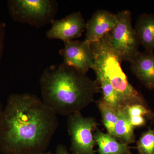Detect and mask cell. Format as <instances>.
Masks as SVG:
<instances>
[{
    "label": "cell",
    "mask_w": 154,
    "mask_h": 154,
    "mask_svg": "<svg viewBox=\"0 0 154 154\" xmlns=\"http://www.w3.org/2000/svg\"><path fill=\"white\" fill-rule=\"evenodd\" d=\"M116 21V14L107 10H97L86 23L85 40L91 44L99 41L113 29Z\"/></svg>",
    "instance_id": "obj_9"
},
{
    "label": "cell",
    "mask_w": 154,
    "mask_h": 154,
    "mask_svg": "<svg viewBox=\"0 0 154 154\" xmlns=\"http://www.w3.org/2000/svg\"><path fill=\"white\" fill-rule=\"evenodd\" d=\"M67 125L72 154H96L93 133L97 125L96 119L84 117L78 112L69 116Z\"/></svg>",
    "instance_id": "obj_6"
},
{
    "label": "cell",
    "mask_w": 154,
    "mask_h": 154,
    "mask_svg": "<svg viewBox=\"0 0 154 154\" xmlns=\"http://www.w3.org/2000/svg\"><path fill=\"white\" fill-rule=\"evenodd\" d=\"M94 139L98 146L99 154H130L129 145L118 141L114 137L97 129Z\"/></svg>",
    "instance_id": "obj_12"
},
{
    "label": "cell",
    "mask_w": 154,
    "mask_h": 154,
    "mask_svg": "<svg viewBox=\"0 0 154 154\" xmlns=\"http://www.w3.org/2000/svg\"><path fill=\"white\" fill-rule=\"evenodd\" d=\"M132 154V153H131V154Z\"/></svg>",
    "instance_id": "obj_23"
},
{
    "label": "cell",
    "mask_w": 154,
    "mask_h": 154,
    "mask_svg": "<svg viewBox=\"0 0 154 154\" xmlns=\"http://www.w3.org/2000/svg\"><path fill=\"white\" fill-rule=\"evenodd\" d=\"M129 63L138 79L149 90H154V53L139 51Z\"/></svg>",
    "instance_id": "obj_10"
},
{
    "label": "cell",
    "mask_w": 154,
    "mask_h": 154,
    "mask_svg": "<svg viewBox=\"0 0 154 154\" xmlns=\"http://www.w3.org/2000/svg\"><path fill=\"white\" fill-rule=\"evenodd\" d=\"M94 71L96 76V81L99 83L103 94L102 99L118 109L122 105L117 93L113 86L102 73L97 70Z\"/></svg>",
    "instance_id": "obj_15"
},
{
    "label": "cell",
    "mask_w": 154,
    "mask_h": 154,
    "mask_svg": "<svg viewBox=\"0 0 154 154\" xmlns=\"http://www.w3.org/2000/svg\"><path fill=\"white\" fill-rule=\"evenodd\" d=\"M7 3L14 21L36 28L52 24L58 10L55 0H9Z\"/></svg>",
    "instance_id": "obj_4"
},
{
    "label": "cell",
    "mask_w": 154,
    "mask_h": 154,
    "mask_svg": "<svg viewBox=\"0 0 154 154\" xmlns=\"http://www.w3.org/2000/svg\"><path fill=\"white\" fill-rule=\"evenodd\" d=\"M33 154H56V153H52L50 152H40L36 153Z\"/></svg>",
    "instance_id": "obj_22"
},
{
    "label": "cell",
    "mask_w": 154,
    "mask_h": 154,
    "mask_svg": "<svg viewBox=\"0 0 154 154\" xmlns=\"http://www.w3.org/2000/svg\"><path fill=\"white\" fill-rule=\"evenodd\" d=\"M114 28L107 34L110 47L121 62H130L139 52L140 44L131 24V12L128 10L116 14Z\"/></svg>",
    "instance_id": "obj_5"
},
{
    "label": "cell",
    "mask_w": 154,
    "mask_h": 154,
    "mask_svg": "<svg viewBox=\"0 0 154 154\" xmlns=\"http://www.w3.org/2000/svg\"><path fill=\"white\" fill-rule=\"evenodd\" d=\"M127 111L129 117L143 116L154 122V113L149 107L142 105H134L127 107Z\"/></svg>",
    "instance_id": "obj_17"
},
{
    "label": "cell",
    "mask_w": 154,
    "mask_h": 154,
    "mask_svg": "<svg viewBox=\"0 0 154 154\" xmlns=\"http://www.w3.org/2000/svg\"><path fill=\"white\" fill-rule=\"evenodd\" d=\"M51 28L46 32L49 39H59L63 42L73 40L82 36L86 23L79 12H75L64 18L55 20Z\"/></svg>",
    "instance_id": "obj_8"
},
{
    "label": "cell",
    "mask_w": 154,
    "mask_h": 154,
    "mask_svg": "<svg viewBox=\"0 0 154 154\" xmlns=\"http://www.w3.org/2000/svg\"><path fill=\"white\" fill-rule=\"evenodd\" d=\"M134 127L132 125L127 111V107L118 108V120L114 128V137L120 142L129 144L135 142Z\"/></svg>",
    "instance_id": "obj_13"
},
{
    "label": "cell",
    "mask_w": 154,
    "mask_h": 154,
    "mask_svg": "<svg viewBox=\"0 0 154 154\" xmlns=\"http://www.w3.org/2000/svg\"><path fill=\"white\" fill-rule=\"evenodd\" d=\"M137 149L139 154H154V127L142 134L137 143Z\"/></svg>",
    "instance_id": "obj_16"
},
{
    "label": "cell",
    "mask_w": 154,
    "mask_h": 154,
    "mask_svg": "<svg viewBox=\"0 0 154 154\" xmlns=\"http://www.w3.org/2000/svg\"><path fill=\"white\" fill-rule=\"evenodd\" d=\"M134 29L140 45L143 47L145 51L154 52V14L140 15Z\"/></svg>",
    "instance_id": "obj_11"
},
{
    "label": "cell",
    "mask_w": 154,
    "mask_h": 154,
    "mask_svg": "<svg viewBox=\"0 0 154 154\" xmlns=\"http://www.w3.org/2000/svg\"><path fill=\"white\" fill-rule=\"evenodd\" d=\"M6 27L5 23L0 21V65L4 52V41L6 33Z\"/></svg>",
    "instance_id": "obj_18"
},
{
    "label": "cell",
    "mask_w": 154,
    "mask_h": 154,
    "mask_svg": "<svg viewBox=\"0 0 154 154\" xmlns=\"http://www.w3.org/2000/svg\"><path fill=\"white\" fill-rule=\"evenodd\" d=\"M130 120L133 126L134 127L145 126L146 123V117L143 116H131L130 117Z\"/></svg>",
    "instance_id": "obj_19"
},
{
    "label": "cell",
    "mask_w": 154,
    "mask_h": 154,
    "mask_svg": "<svg viewBox=\"0 0 154 154\" xmlns=\"http://www.w3.org/2000/svg\"><path fill=\"white\" fill-rule=\"evenodd\" d=\"M94 59L93 69L102 73L121 98L132 94L134 88L122 69V63L112 50L107 34L99 41L91 43Z\"/></svg>",
    "instance_id": "obj_3"
},
{
    "label": "cell",
    "mask_w": 154,
    "mask_h": 154,
    "mask_svg": "<svg viewBox=\"0 0 154 154\" xmlns=\"http://www.w3.org/2000/svg\"><path fill=\"white\" fill-rule=\"evenodd\" d=\"M59 125L57 115L34 94L10 95L0 119V152H45Z\"/></svg>",
    "instance_id": "obj_1"
},
{
    "label": "cell",
    "mask_w": 154,
    "mask_h": 154,
    "mask_svg": "<svg viewBox=\"0 0 154 154\" xmlns=\"http://www.w3.org/2000/svg\"><path fill=\"white\" fill-rule=\"evenodd\" d=\"M56 154H70L67 149L66 148L65 146L63 145L60 144L58 145L57 147L56 150Z\"/></svg>",
    "instance_id": "obj_20"
},
{
    "label": "cell",
    "mask_w": 154,
    "mask_h": 154,
    "mask_svg": "<svg viewBox=\"0 0 154 154\" xmlns=\"http://www.w3.org/2000/svg\"><path fill=\"white\" fill-rule=\"evenodd\" d=\"M3 110H4V108H3L1 99H0V119H1V116H2V113Z\"/></svg>",
    "instance_id": "obj_21"
},
{
    "label": "cell",
    "mask_w": 154,
    "mask_h": 154,
    "mask_svg": "<svg viewBox=\"0 0 154 154\" xmlns=\"http://www.w3.org/2000/svg\"><path fill=\"white\" fill-rule=\"evenodd\" d=\"M39 82L42 102L57 115L80 112L101 91L97 81L64 63L47 67Z\"/></svg>",
    "instance_id": "obj_2"
},
{
    "label": "cell",
    "mask_w": 154,
    "mask_h": 154,
    "mask_svg": "<svg viewBox=\"0 0 154 154\" xmlns=\"http://www.w3.org/2000/svg\"><path fill=\"white\" fill-rule=\"evenodd\" d=\"M64 44V48L59 51L63 57V63L85 73L94 69V56L91 43L85 40H72Z\"/></svg>",
    "instance_id": "obj_7"
},
{
    "label": "cell",
    "mask_w": 154,
    "mask_h": 154,
    "mask_svg": "<svg viewBox=\"0 0 154 154\" xmlns=\"http://www.w3.org/2000/svg\"><path fill=\"white\" fill-rule=\"evenodd\" d=\"M98 105L107 133L114 137V128L118 120V109L102 99L99 100Z\"/></svg>",
    "instance_id": "obj_14"
}]
</instances>
